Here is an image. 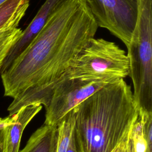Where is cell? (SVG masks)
<instances>
[{
    "label": "cell",
    "mask_w": 152,
    "mask_h": 152,
    "mask_svg": "<svg viewBox=\"0 0 152 152\" xmlns=\"http://www.w3.org/2000/svg\"><path fill=\"white\" fill-rule=\"evenodd\" d=\"M98 28L85 0H64L27 48L1 73L12 98L59 78L94 37Z\"/></svg>",
    "instance_id": "cell-1"
},
{
    "label": "cell",
    "mask_w": 152,
    "mask_h": 152,
    "mask_svg": "<svg viewBox=\"0 0 152 152\" xmlns=\"http://www.w3.org/2000/svg\"><path fill=\"white\" fill-rule=\"evenodd\" d=\"M75 131L83 152H112L129 131L138 112L131 86L110 82L74 109Z\"/></svg>",
    "instance_id": "cell-2"
},
{
    "label": "cell",
    "mask_w": 152,
    "mask_h": 152,
    "mask_svg": "<svg viewBox=\"0 0 152 152\" xmlns=\"http://www.w3.org/2000/svg\"><path fill=\"white\" fill-rule=\"evenodd\" d=\"M138 15L126 46L133 98L138 110L152 113V0H138Z\"/></svg>",
    "instance_id": "cell-3"
},
{
    "label": "cell",
    "mask_w": 152,
    "mask_h": 152,
    "mask_svg": "<svg viewBox=\"0 0 152 152\" xmlns=\"http://www.w3.org/2000/svg\"><path fill=\"white\" fill-rule=\"evenodd\" d=\"M129 74L128 57L113 42L91 39L63 74L71 78L112 82Z\"/></svg>",
    "instance_id": "cell-4"
},
{
    "label": "cell",
    "mask_w": 152,
    "mask_h": 152,
    "mask_svg": "<svg viewBox=\"0 0 152 152\" xmlns=\"http://www.w3.org/2000/svg\"><path fill=\"white\" fill-rule=\"evenodd\" d=\"M85 1L98 27L109 31L127 46L137 22L138 0Z\"/></svg>",
    "instance_id": "cell-5"
},
{
    "label": "cell",
    "mask_w": 152,
    "mask_h": 152,
    "mask_svg": "<svg viewBox=\"0 0 152 152\" xmlns=\"http://www.w3.org/2000/svg\"><path fill=\"white\" fill-rule=\"evenodd\" d=\"M63 1L46 0L45 1L30 24L23 30L20 39L10 50L2 64L1 73L5 71L13 61L27 48L43 28L53 11Z\"/></svg>",
    "instance_id": "cell-6"
},
{
    "label": "cell",
    "mask_w": 152,
    "mask_h": 152,
    "mask_svg": "<svg viewBox=\"0 0 152 152\" xmlns=\"http://www.w3.org/2000/svg\"><path fill=\"white\" fill-rule=\"evenodd\" d=\"M42 105L30 104L20 109L15 114L12 124L7 126V151L18 152L24 129L31 119L41 110Z\"/></svg>",
    "instance_id": "cell-7"
},
{
    "label": "cell",
    "mask_w": 152,
    "mask_h": 152,
    "mask_svg": "<svg viewBox=\"0 0 152 152\" xmlns=\"http://www.w3.org/2000/svg\"><path fill=\"white\" fill-rule=\"evenodd\" d=\"M58 125L44 124L30 137L26 146L18 152H56Z\"/></svg>",
    "instance_id": "cell-8"
},
{
    "label": "cell",
    "mask_w": 152,
    "mask_h": 152,
    "mask_svg": "<svg viewBox=\"0 0 152 152\" xmlns=\"http://www.w3.org/2000/svg\"><path fill=\"white\" fill-rule=\"evenodd\" d=\"M30 0H8L0 5V30L17 27L30 5Z\"/></svg>",
    "instance_id": "cell-9"
},
{
    "label": "cell",
    "mask_w": 152,
    "mask_h": 152,
    "mask_svg": "<svg viewBox=\"0 0 152 152\" xmlns=\"http://www.w3.org/2000/svg\"><path fill=\"white\" fill-rule=\"evenodd\" d=\"M75 126L74 109L67 113L58 124V139L56 152H66Z\"/></svg>",
    "instance_id": "cell-10"
},
{
    "label": "cell",
    "mask_w": 152,
    "mask_h": 152,
    "mask_svg": "<svg viewBox=\"0 0 152 152\" xmlns=\"http://www.w3.org/2000/svg\"><path fill=\"white\" fill-rule=\"evenodd\" d=\"M23 30L17 27L0 30V74L4 61L12 46L20 39Z\"/></svg>",
    "instance_id": "cell-11"
},
{
    "label": "cell",
    "mask_w": 152,
    "mask_h": 152,
    "mask_svg": "<svg viewBox=\"0 0 152 152\" xmlns=\"http://www.w3.org/2000/svg\"><path fill=\"white\" fill-rule=\"evenodd\" d=\"M129 134L134 152H149L143 131L142 114L139 110L131 126Z\"/></svg>",
    "instance_id": "cell-12"
},
{
    "label": "cell",
    "mask_w": 152,
    "mask_h": 152,
    "mask_svg": "<svg viewBox=\"0 0 152 152\" xmlns=\"http://www.w3.org/2000/svg\"><path fill=\"white\" fill-rule=\"evenodd\" d=\"M112 152H134L132 140L129 134V131L127 132L118 146Z\"/></svg>",
    "instance_id": "cell-13"
},
{
    "label": "cell",
    "mask_w": 152,
    "mask_h": 152,
    "mask_svg": "<svg viewBox=\"0 0 152 152\" xmlns=\"http://www.w3.org/2000/svg\"><path fill=\"white\" fill-rule=\"evenodd\" d=\"M66 152H83L75 134V128H74L71 140Z\"/></svg>",
    "instance_id": "cell-14"
},
{
    "label": "cell",
    "mask_w": 152,
    "mask_h": 152,
    "mask_svg": "<svg viewBox=\"0 0 152 152\" xmlns=\"http://www.w3.org/2000/svg\"><path fill=\"white\" fill-rule=\"evenodd\" d=\"M7 126L0 128V152L7 151Z\"/></svg>",
    "instance_id": "cell-15"
},
{
    "label": "cell",
    "mask_w": 152,
    "mask_h": 152,
    "mask_svg": "<svg viewBox=\"0 0 152 152\" xmlns=\"http://www.w3.org/2000/svg\"><path fill=\"white\" fill-rule=\"evenodd\" d=\"M15 118L14 115L12 116H8L5 118H0V128L5 127L12 123Z\"/></svg>",
    "instance_id": "cell-16"
},
{
    "label": "cell",
    "mask_w": 152,
    "mask_h": 152,
    "mask_svg": "<svg viewBox=\"0 0 152 152\" xmlns=\"http://www.w3.org/2000/svg\"><path fill=\"white\" fill-rule=\"evenodd\" d=\"M8 0H0V5H1V4H2L3 3H4L5 2H6V1H7Z\"/></svg>",
    "instance_id": "cell-17"
}]
</instances>
